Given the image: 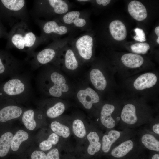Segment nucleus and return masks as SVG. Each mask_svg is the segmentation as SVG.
Instances as JSON below:
<instances>
[{
	"label": "nucleus",
	"mask_w": 159,
	"mask_h": 159,
	"mask_svg": "<svg viewBox=\"0 0 159 159\" xmlns=\"http://www.w3.org/2000/svg\"><path fill=\"white\" fill-rule=\"evenodd\" d=\"M39 68L36 85L40 94L45 96L59 98L68 91L66 79L58 71L57 67L49 64Z\"/></svg>",
	"instance_id": "nucleus-1"
},
{
	"label": "nucleus",
	"mask_w": 159,
	"mask_h": 159,
	"mask_svg": "<svg viewBox=\"0 0 159 159\" xmlns=\"http://www.w3.org/2000/svg\"><path fill=\"white\" fill-rule=\"evenodd\" d=\"M9 37L10 47L26 52V59L30 57L37 47L43 44L40 37L36 35L29 29L28 24L24 21L13 26Z\"/></svg>",
	"instance_id": "nucleus-2"
},
{
	"label": "nucleus",
	"mask_w": 159,
	"mask_h": 159,
	"mask_svg": "<svg viewBox=\"0 0 159 159\" xmlns=\"http://www.w3.org/2000/svg\"><path fill=\"white\" fill-rule=\"evenodd\" d=\"M74 35H70L53 41L42 50L35 52L30 57L26 58L25 60L31 70H35L43 66L52 63Z\"/></svg>",
	"instance_id": "nucleus-3"
},
{
	"label": "nucleus",
	"mask_w": 159,
	"mask_h": 159,
	"mask_svg": "<svg viewBox=\"0 0 159 159\" xmlns=\"http://www.w3.org/2000/svg\"><path fill=\"white\" fill-rule=\"evenodd\" d=\"M2 91L5 96L14 101L23 102L33 96V91L29 75L22 73L15 75L3 85Z\"/></svg>",
	"instance_id": "nucleus-4"
},
{
	"label": "nucleus",
	"mask_w": 159,
	"mask_h": 159,
	"mask_svg": "<svg viewBox=\"0 0 159 159\" xmlns=\"http://www.w3.org/2000/svg\"><path fill=\"white\" fill-rule=\"evenodd\" d=\"M72 5L67 0H34L30 14L34 19H55L69 11Z\"/></svg>",
	"instance_id": "nucleus-5"
},
{
	"label": "nucleus",
	"mask_w": 159,
	"mask_h": 159,
	"mask_svg": "<svg viewBox=\"0 0 159 159\" xmlns=\"http://www.w3.org/2000/svg\"><path fill=\"white\" fill-rule=\"evenodd\" d=\"M34 20L40 29L41 34L39 37L43 44L62 38V37L67 35H74L77 30L62 24L56 19L44 20L35 19Z\"/></svg>",
	"instance_id": "nucleus-6"
},
{
	"label": "nucleus",
	"mask_w": 159,
	"mask_h": 159,
	"mask_svg": "<svg viewBox=\"0 0 159 159\" xmlns=\"http://www.w3.org/2000/svg\"><path fill=\"white\" fill-rule=\"evenodd\" d=\"M90 31L72 38L69 43L80 63H87L93 54L94 39Z\"/></svg>",
	"instance_id": "nucleus-7"
},
{
	"label": "nucleus",
	"mask_w": 159,
	"mask_h": 159,
	"mask_svg": "<svg viewBox=\"0 0 159 159\" xmlns=\"http://www.w3.org/2000/svg\"><path fill=\"white\" fill-rule=\"evenodd\" d=\"M55 19L76 30L85 32L90 31L89 14L87 10L70 11Z\"/></svg>",
	"instance_id": "nucleus-8"
},
{
	"label": "nucleus",
	"mask_w": 159,
	"mask_h": 159,
	"mask_svg": "<svg viewBox=\"0 0 159 159\" xmlns=\"http://www.w3.org/2000/svg\"><path fill=\"white\" fill-rule=\"evenodd\" d=\"M1 1L7 10L12 26L21 21L27 24L29 22V14L27 10L26 0H1Z\"/></svg>",
	"instance_id": "nucleus-9"
},
{
	"label": "nucleus",
	"mask_w": 159,
	"mask_h": 159,
	"mask_svg": "<svg viewBox=\"0 0 159 159\" xmlns=\"http://www.w3.org/2000/svg\"><path fill=\"white\" fill-rule=\"evenodd\" d=\"M77 97L84 107L88 110L92 108L93 104L98 103L100 100L97 93L90 87L79 90L77 93Z\"/></svg>",
	"instance_id": "nucleus-10"
},
{
	"label": "nucleus",
	"mask_w": 159,
	"mask_h": 159,
	"mask_svg": "<svg viewBox=\"0 0 159 159\" xmlns=\"http://www.w3.org/2000/svg\"><path fill=\"white\" fill-rule=\"evenodd\" d=\"M61 53L63 56V63L66 68L74 70L78 68L79 61L69 43L62 49Z\"/></svg>",
	"instance_id": "nucleus-11"
},
{
	"label": "nucleus",
	"mask_w": 159,
	"mask_h": 159,
	"mask_svg": "<svg viewBox=\"0 0 159 159\" xmlns=\"http://www.w3.org/2000/svg\"><path fill=\"white\" fill-rule=\"evenodd\" d=\"M157 78L156 75L152 73L148 72L142 74L134 81V87L138 90H142L150 88L156 83Z\"/></svg>",
	"instance_id": "nucleus-12"
},
{
	"label": "nucleus",
	"mask_w": 159,
	"mask_h": 159,
	"mask_svg": "<svg viewBox=\"0 0 159 159\" xmlns=\"http://www.w3.org/2000/svg\"><path fill=\"white\" fill-rule=\"evenodd\" d=\"M115 109L114 106L109 104H105L102 107L100 113V121L102 125L108 129H112L115 126L116 122L112 116Z\"/></svg>",
	"instance_id": "nucleus-13"
},
{
	"label": "nucleus",
	"mask_w": 159,
	"mask_h": 159,
	"mask_svg": "<svg viewBox=\"0 0 159 159\" xmlns=\"http://www.w3.org/2000/svg\"><path fill=\"white\" fill-rule=\"evenodd\" d=\"M128 10L130 15L138 21H143L147 16L146 8L142 3L137 1H132L129 3Z\"/></svg>",
	"instance_id": "nucleus-14"
},
{
	"label": "nucleus",
	"mask_w": 159,
	"mask_h": 159,
	"mask_svg": "<svg viewBox=\"0 0 159 159\" xmlns=\"http://www.w3.org/2000/svg\"><path fill=\"white\" fill-rule=\"evenodd\" d=\"M22 112V108L17 105L6 106L0 110V121L4 122L18 118L21 116Z\"/></svg>",
	"instance_id": "nucleus-15"
},
{
	"label": "nucleus",
	"mask_w": 159,
	"mask_h": 159,
	"mask_svg": "<svg viewBox=\"0 0 159 159\" xmlns=\"http://www.w3.org/2000/svg\"><path fill=\"white\" fill-rule=\"evenodd\" d=\"M121 118L126 125H132L136 124L138 118L135 106L132 104L125 105L121 111Z\"/></svg>",
	"instance_id": "nucleus-16"
},
{
	"label": "nucleus",
	"mask_w": 159,
	"mask_h": 159,
	"mask_svg": "<svg viewBox=\"0 0 159 159\" xmlns=\"http://www.w3.org/2000/svg\"><path fill=\"white\" fill-rule=\"evenodd\" d=\"M110 32L114 38L117 40L122 41L127 36V30L124 24L118 20L112 21L109 26Z\"/></svg>",
	"instance_id": "nucleus-17"
},
{
	"label": "nucleus",
	"mask_w": 159,
	"mask_h": 159,
	"mask_svg": "<svg viewBox=\"0 0 159 159\" xmlns=\"http://www.w3.org/2000/svg\"><path fill=\"white\" fill-rule=\"evenodd\" d=\"M121 132L115 130H111L107 134L104 135L102 138V149L104 153H108L112 146L121 136Z\"/></svg>",
	"instance_id": "nucleus-18"
},
{
	"label": "nucleus",
	"mask_w": 159,
	"mask_h": 159,
	"mask_svg": "<svg viewBox=\"0 0 159 159\" xmlns=\"http://www.w3.org/2000/svg\"><path fill=\"white\" fill-rule=\"evenodd\" d=\"M89 77L92 83L96 89L100 91L105 89L107 85V81L99 69L96 68L92 69L90 73Z\"/></svg>",
	"instance_id": "nucleus-19"
},
{
	"label": "nucleus",
	"mask_w": 159,
	"mask_h": 159,
	"mask_svg": "<svg viewBox=\"0 0 159 159\" xmlns=\"http://www.w3.org/2000/svg\"><path fill=\"white\" fill-rule=\"evenodd\" d=\"M135 146L134 142L132 140H126L114 148L111 151V155L115 158L122 157L132 150Z\"/></svg>",
	"instance_id": "nucleus-20"
},
{
	"label": "nucleus",
	"mask_w": 159,
	"mask_h": 159,
	"mask_svg": "<svg viewBox=\"0 0 159 159\" xmlns=\"http://www.w3.org/2000/svg\"><path fill=\"white\" fill-rule=\"evenodd\" d=\"M121 60L125 66L130 68L139 67L143 64L144 62L143 59L141 56L131 53L123 55Z\"/></svg>",
	"instance_id": "nucleus-21"
},
{
	"label": "nucleus",
	"mask_w": 159,
	"mask_h": 159,
	"mask_svg": "<svg viewBox=\"0 0 159 159\" xmlns=\"http://www.w3.org/2000/svg\"><path fill=\"white\" fill-rule=\"evenodd\" d=\"M87 138L89 143L87 149V153L90 155H93L98 152L101 148L99 136L96 132L92 131L88 134Z\"/></svg>",
	"instance_id": "nucleus-22"
},
{
	"label": "nucleus",
	"mask_w": 159,
	"mask_h": 159,
	"mask_svg": "<svg viewBox=\"0 0 159 159\" xmlns=\"http://www.w3.org/2000/svg\"><path fill=\"white\" fill-rule=\"evenodd\" d=\"M13 134L8 132L3 134L0 138V157L7 155L11 146Z\"/></svg>",
	"instance_id": "nucleus-23"
},
{
	"label": "nucleus",
	"mask_w": 159,
	"mask_h": 159,
	"mask_svg": "<svg viewBox=\"0 0 159 159\" xmlns=\"http://www.w3.org/2000/svg\"><path fill=\"white\" fill-rule=\"evenodd\" d=\"M142 144L148 149L154 151L159 152V141L153 135L145 133L141 138Z\"/></svg>",
	"instance_id": "nucleus-24"
},
{
	"label": "nucleus",
	"mask_w": 159,
	"mask_h": 159,
	"mask_svg": "<svg viewBox=\"0 0 159 159\" xmlns=\"http://www.w3.org/2000/svg\"><path fill=\"white\" fill-rule=\"evenodd\" d=\"M29 137L28 133L22 130H19L13 136L11 148L14 152L18 150L21 143L27 140Z\"/></svg>",
	"instance_id": "nucleus-25"
},
{
	"label": "nucleus",
	"mask_w": 159,
	"mask_h": 159,
	"mask_svg": "<svg viewBox=\"0 0 159 159\" xmlns=\"http://www.w3.org/2000/svg\"><path fill=\"white\" fill-rule=\"evenodd\" d=\"M35 112L32 109L25 111L22 115V121L25 127L28 130L34 129L36 125V123L34 119Z\"/></svg>",
	"instance_id": "nucleus-26"
},
{
	"label": "nucleus",
	"mask_w": 159,
	"mask_h": 159,
	"mask_svg": "<svg viewBox=\"0 0 159 159\" xmlns=\"http://www.w3.org/2000/svg\"><path fill=\"white\" fill-rule=\"evenodd\" d=\"M65 108V106L63 103L57 102L47 109L46 114L49 118H55L62 114Z\"/></svg>",
	"instance_id": "nucleus-27"
},
{
	"label": "nucleus",
	"mask_w": 159,
	"mask_h": 159,
	"mask_svg": "<svg viewBox=\"0 0 159 159\" xmlns=\"http://www.w3.org/2000/svg\"><path fill=\"white\" fill-rule=\"evenodd\" d=\"M51 128L54 133L64 138H68L70 135L69 127L58 122H52L51 124Z\"/></svg>",
	"instance_id": "nucleus-28"
},
{
	"label": "nucleus",
	"mask_w": 159,
	"mask_h": 159,
	"mask_svg": "<svg viewBox=\"0 0 159 159\" xmlns=\"http://www.w3.org/2000/svg\"><path fill=\"white\" fill-rule=\"evenodd\" d=\"M72 129L74 135L77 137L82 138L86 134V130L83 122L80 120H74L72 123Z\"/></svg>",
	"instance_id": "nucleus-29"
},
{
	"label": "nucleus",
	"mask_w": 159,
	"mask_h": 159,
	"mask_svg": "<svg viewBox=\"0 0 159 159\" xmlns=\"http://www.w3.org/2000/svg\"><path fill=\"white\" fill-rule=\"evenodd\" d=\"M130 48L134 53L144 54L147 53L150 48V46L147 43H138L132 44Z\"/></svg>",
	"instance_id": "nucleus-30"
},
{
	"label": "nucleus",
	"mask_w": 159,
	"mask_h": 159,
	"mask_svg": "<svg viewBox=\"0 0 159 159\" xmlns=\"http://www.w3.org/2000/svg\"><path fill=\"white\" fill-rule=\"evenodd\" d=\"M136 35L133 37L136 41L143 42L146 40L145 33L143 30L139 28H136L134 29Z\"/></svg>",
	"instance_id": "nucleus-31"
},
{
	"label": "nucleus",
	"mask_w": 159,
	"mask_h": 159,
	"mask_svg": "<svg viewBox=\"0 0 159 159\" xmlns=\"http://www.w3.org/2000/svg\"><path fill=\"white\" fill-rule=\"evenodd\" d=\"M31 159H47L46 154L42 151L35 150L31 153Z\"/></svg>",
	"instance_id": "nucleus-32"
},
{
	"label": "nucleus",
	"mask_w": 159,
	"mask_h": 159,
	"mask_svg": "<svg viewBox=\"0 0 159 159\" xmlns=\"http://www.w3.org/2000/svg\"><path fill=\"white\" fill-rule=\"evenodd\" d=\"M52 142L48 139L41 142L39 145L40 149L43 151H47L50 150L52 147Z\"/></svg>",
	"instance_id": "nucleus-33"
},
{
	"label": "nucleus",
	"mask_w": 159,
	"mask_h": 159,
	"mask_svg": "<svg viewBox=\"0 0 159 159\" xmlns=\"http://www.w3.org/2000/svg\"><path fill=\"white\" fill-rule=\"evenodd\" d=\"M46 155L47 159H60L59 150L57 148L49 151Z\"/></svg>",
	"instance_id": "nucleus-34"
},
{
	"label": "nucleus",
	"mask_w": 159,
	"mask_h": 159,
	"mask_svg": "<svg viewBox=\"0 0 159 159\" xmlns=\"http://www.w3.org/2000/svg\"><path fill=\"white\" fill-rule=\"evenodd\" d=\"M47 139L51 141L53 145H54L59 142V137L58 135L54 133L50 134Z\"/></svg>",
	"instance_id": "nucleus-35"
},
{
	"label": "nucleus",
	"mask_w": 159,
	"mask_h": 159,
	"mask_svg": "<svg viewBox=\"0 0 159 159\" xmlns=\"http://www.w3.org/2000/svg\"><path fill=\"white\" fill-rule=\"evenodd\" d=\"M95 2L99 5L102 4L103 6H105L107 5L110 2V0H96Z\"/></svg>",
	"instance_id": "nucleus-36"
},
{
	"label": "nucleus",
	"mask_w": 159,
	"mask_h": 159,
	"mask_svg": "<svg viewBox=\"0 0 159 159\" xmlns=\"http://www.w3.org/2000/svg\"><path fill=\"white\" fill-rule=\"evenodd\" d=\"M152 130L153 132L155 134L159 135V124L157 123L153 125L152 127Z\"/></svg>",
	"instance_id": "nucleus-37"
},
{
	"label": "nucleus",
	"mask_w": 159,
	"mask_h": 159,
	"mask_svg": "<svg viewBox=\"0 0 159 159\" xmlns=\"http://www.w3.org/2000/svg\"><path fill=\"white\" fill-rule=\"evenodd\" d=\"M77 2L80 3L82 4H84L87 3V2H90L91 1V0H76Z\"/></svg>",
	"instance_id": "nucleus-38"
},
{
	"label": "nucleus",
	"mask_w": 159,
	"mask_h": 159,
	"mask_svg": "<svg viewBox=\"0 0 159 159\" xmlns=\"http://www.w3.org/2000/svg\"><path fill=\"white\" fill-rule=\"evenodd\" d=\"M155 32L157 36L159 37V26L156 27L155 29Z\"/></svg>",
	"instance_id": "nucleus-39"
},
{
	"label": "nucleus",
	"mask_w": 159,
	"mask_h": 159,
	"mask_svg": "<svg viewBox=\"0 0 159 159\" xmlns=\"http://www.w3.org/2000/svg\"><path fill=\"white\" fill-rule=\"evenodd\" d=\"M151 159H159V155L156 154L153 155Z\"/></svg>",
	"instance_id": "nucleus-40"
},
{
	"label": "nucleus",
	"mask_w": 159,
	"mask_h": 159,
	"mask_svg": "<svg viewBox=\"0 0 159 159\" xmlns=\"http://www.w3.org/2000/svg\"><path fill=\"white\" fill-rule=\"evenodd\" d=\"M157 42L158 44H159V37H158L157 39Z\"/></svg>",
	"instance_id": "nucleus-41"
},
{
	"label": "nucleus",
	"mask_w": 159,
	"mask_h": 159,
	"mask_svg": "<svg viewBox=\"0 0 159 159\" xmlns=\"http://www.w3.org/2000/svg\"><path fill=\"white\" fill-rule=\"evenodd\" d=\"M0 33H1V31L0 30Z\"/></svg>",
	"instance_id": "nucleus-42"
}]
</instances>
